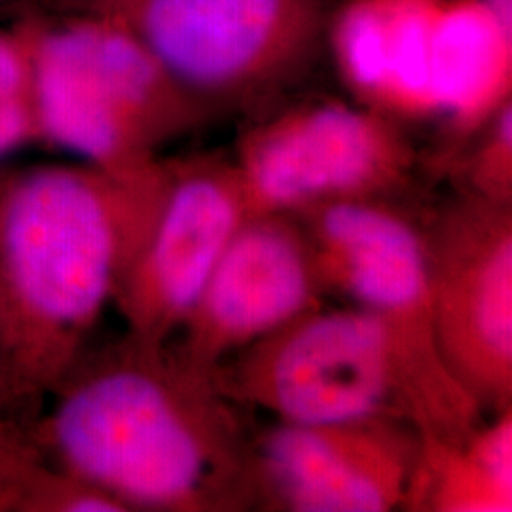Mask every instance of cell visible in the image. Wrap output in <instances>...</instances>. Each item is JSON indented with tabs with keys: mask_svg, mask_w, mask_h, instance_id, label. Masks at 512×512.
Returning <instances> with one entry per match:
<instances>
[{
	"mask_svg": "<svg viewBox=\"0 0 512 512\" xmlns=\"http://www.w3.org/2000/svg\"><path fill=\"white\" fill-rule=\"evenodd\" d=\"M33 420L38 450L126 511L234 509L255 490L238 421L215 376L171 344L129 334L76 359Z\"/></svg>",
	"mask_w": 512,
	"mask_h": 512,
	"instance_id": "2",
	"label": "cell"
},
{
	"mask_svg": "<svg viewBox=\"0 0 512 512\" xmlns=\"http://www.w3.org/2000/svg\"><path fill=\"white\" fill-rule=\"evenodd\" d=\"M0 416L10 418V395H8V384H6V374H4L2 344H0Z\"/></svg>",
	"mask_w": 512,
	"mask_h": 512,
	"instance_id": "18",
	"label": "cell"
},
{
	"mask_svg": "<svg viewBox=\"0 0 512 512\" xmlns=\"http://www.w3.org/2000/svg\"><path fill=\"white\" fill-rule=\"evenodd\" d=\"M164 196L114 304L128 332L169 344L194 310L228 243L249 219L236 165L165 160Z\"/></svg>",
	"mask_w": 512,
	"mask_h": 512,
	"instance_id": "8",
	"label": "cell"
},
{
	"mask_svg": "<svg viewBox=\"0 0 512 512\" xmlns=\"http://www.w3.org/2000/svg\"><path fill=\"white\" fill-rule=\"evenodd\" d=\"M412 503L433 511H511V408L461 440H423Z\"/></svg>",
	"mask_w": 512,
	"mask_h": 512,
	"instance_id": "13",
	"label": "cell"
},
{
	"mask_svg": "<svg viewBox=\"0 0 512 512\" xmlns=\"http://www.w3.org/2000/svg\"><path fill=\"white\" fill-rule=\"evenodd\" d=\"M408 162L403 139L380 114L319 103L249 133L236 167L251 219L365 198L399 181Z\"/></svg>",
	"mask_w": 512,
	"mask_h": 512,
	"instance_id": "7",
	"label": "cell"
},
{
	"mask_svg": "<svg viewBox=\"0 0 512 512\" xmlns=\"http://www.w3.org/2000/svg\"><path fill=\"white\" fill-rule=\"evenodd\" d=\"M42 143L86 164L139 171L209 107L124 27L82 12L27 14Z\"/></svg>",
	"mask_w": 512,
	"mask_h": 512,
	"instance_id": "4",
	"label": "cell"
},
{
	"mask_svg": "<svg viewBox=\"0 0 512 512\" xmlns=\"http://www.w3.org/2000/svg\"><path fill=\"white\" fill-rule=\"evenodd\" d=\"M110 19L207 107L289 82L323 35V0H46Z\"/></svg>",
	"mask_w": 512,
	"mask_h": 512,
	"instance_id": "5",
	"label": "cell"
},
{
	"mask_svg": "<svg viewBox=\"0 0 512 512\" xmlns=\"http://www.w3.org/2000/svg\"><path fill=\"white\" fill-rule=\"evenodd\" d=\"M315 209L311 253L319 279L384 317L414 355L448 372L433 330L425 239L406 220L363 198Z\"/></svg>",
	"mask_w": 512,
	"mask_h": 512,
	"instance_id": "11",
	"label": "cell"
},
{
	"mask_svg": "<svg viewBox=\"0 0 512 512\" xmlns=\"http://www.w3.org/2000/svg\"><path fill=\"white\" fill-rule=\"evenodd\" d=\"M490 128L486 139L475 158L476 188L480 190L478 198L509 202L511 200L512 171V105L511 99L501 103L488 118Z\"/></svg>",
	"mask_w": 512,
	"mask_h": 512,
	"instance_id": "16",
	"label": "cell"
},
{
	"mask_svg": "<svg viewBox=\"0 0 512 512\" xmlns=\"http://www.w3.org/2000/svg\"><path fill=\"white\" fill-rule=\"evenodd\" d=\"M505 35L512 37V0H480Z\"/></svg>",
	"mask_w": 512,
	"mask_h": 512,
	"instance_id": "17",
	"label": "cell"
},
{
	"mask_svg": "<svg viewBox=\"0 0 512 512\" xmlns=\"http://www.w3.org/2000/svg\"><path fill=\"white\" fill-rule=\"evenodd\" d=\"M425 243L440 359L478 408L503 412L512 391L509 202L473 200Z\"/></svg>",
	"mask_w": 512,
	"mask_h": 512,
	"instance_id": "6",
	"label": "cell"
},
{
	"mask_svg": "<svg viewBox=\"0 0 512 512\" xmlns=\"http://www.w3.org/2000/svg\"><path fill=\"white\" fill-rule=\"evenodd\" d=\"M319 281L310 243L275 215L251 217L220 256L175 351L213 376L232 353L315 310Z\"/></svg>",
	"mask_w": 512,
	"mask_h": 512,
	"instance_id": "10",
	"label": "cell"
},
{
	"mask_svg": "<svg viewBox=\"0 0 512 512\" xmlns=\"http://www.w3.org/2000/svg\"><path fill=\"white\" fill-rule=\"evenodd\" d=\"M423 437L395 416L275 427L253 459L255 486L294 512H387L410 505Z\"/></svg>",
	"mask_w": 512,
	"mask_h": 512,
	"instance_id": "9",
	"label": "cell"
},
{
	"mask_svg": "<svg viewBox=\"0 0 512 512\" xmlns=\"http://www.w3.org/2000/svg\"><path fill=\"white\" fill-rule=\"evenodd\" d=\"M512 37L480 0L439 4L429 54L431 114L476 128L511 99Z\"/></svg>",
	"mask_w": 512,
	"mask_h": 512,
	"instance_id": "12",
	"label": "cell"
},
{
	"mask_svg": "<svg viewBox=\"0 0 512 512\" xmlns=\"http://www.w3.org/2000/svg\"><path fill=\"white\" fill-rule=\"evenodd\" d=\"M239 353L234 370L213 372L215 382L226 397L241 395L283 423L395 416L414 423L423 440L439 442L476 427L480 408L471 395L361 306L308 311Z\"/></svg>",
	"mask_w": 512,
	"mask_h": 512,
	"instance_id": "3",
	"label": "cell"
},
{
	"mask_svg": "<svg viewBox=\"0 0 512 512\" xmlns=\"http://www.w3.org/2000/svg\"><path fill=\"white\" fill-rule=\"evenodd\" d=\"M42 143L29 42L16 23L0 27V162Z\"/></svg>",
	"mask_w": 512,
	"mask_h": 512,
	"instance_id": "15",
	"label": "cell"
},
{
	"mask_svg": "<svg viewBox=\"0 0 512 512\" xmlns=\"http://www.w3.org/2000/svg\"><path fill=\"white\" fill-rule=\"evenodd\" d=\"M167 164L0 165V344L10 418L33 420L147 238Z\"/></svg>",
	"mask_w": 512,
	"mask_h": 512,
	"instance_id": "1",
	"label": "cell"
},
{
	"mask_svg": "<svg viewBox=\"0 0 512 512\" xmlns=\"http://www.w3.org/2000/svg\"><path fill=\"white\" fill-rule=\"evenodd\" d=\"M332 40L351 88L380 107L389 54L387 0H353L336 18Z\"/></svg>",
	"mask_w": 512,
	"mask_h": 512,
	"instance_id": "14",
	"label": "cell"
}]
</instances>
